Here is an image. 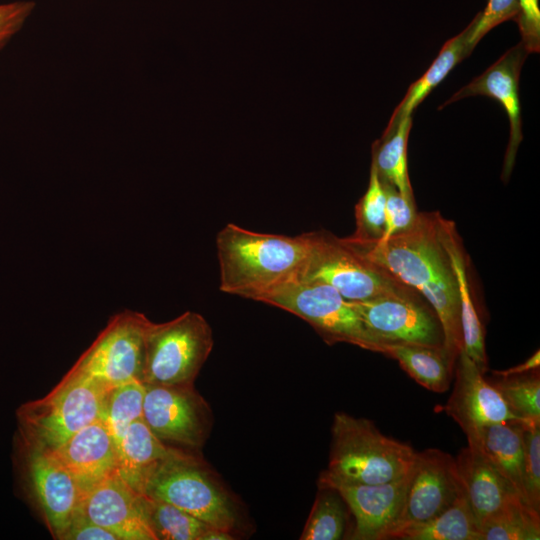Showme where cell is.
Wrapping results in <instances>:
<instances>
[{"mask_svg":"<svg viewBox=\"0 0 540 540\" xmlns=\"http://www.w3.org/2000/svg\"><path fill=\"white\" fill-rule=\"evenodd\" d=\"M34 7L33 1L0 4V49L21 29Z\"/></svg>","mask_w":540,"mask_h":540,"instance_id":"37","label":"cell"},{"mask_svg":"<svg viewBox=\"0 0 540 540\" xmlns=\"http://www.w3.org/2000/svg\"><path fill=\"white\" fill-rule=\"evenodd\" d=\"M384 355L398 361L400 366L421 386L443 393L448 390L454 368L443 349L414 344L386 343Z\"/></svg>","mask_w":540,"mask_h":540,"instance_id":"23","label":"cell"},{"mask_svg":"<svg viewBox=\"0 0 540 540\" xmlns=\"http://www.w3.org/2000/svg\"><path fill=\"white\" fill-rule=\"evenodd\" d=\"M110 388L70 369L45 397L17 408V437L50 450L58 448L80 429L102 418Z\"/></svg>","mask_w":540,"mask_h":540,"instance_id":"4","label":"cell"},{"mask_svg":"<svg viewBox=\"0 0 540 540\" xmlns=\"http://www.w3.org/2000/svg\"><path fill=\"white\" fill-rule=\"evenodd\" d=\"M214 345L213 332L199 313L186 311L164 322H150L145 341L142 383L193 384Z\"/></svg>","mask_w":540,"mask_h":540,"instance_id":"6","label":"cell"},{"mask_svg":"<svg viewBox=\"0 0 540 540\" xmlns=\"http://www.w3.org/2000/svg\"><path fill=\"white\" fill-rule=\"evenodd\" d=\"M439 235L454 267L461 304L463 351L484 374L487 370L483 326L469 288L464 248L453 221L439 216Z\"/></svg>","mask_w":540,"mask_h":540,"instance_id":"20","label":"cell"},{"mask_svg":"<svg viewBox=\"0 0 540 540\" xmlns=\"http://www.w3.org/2000/svg\"><path fill=\"white\" fill-rule=\"evenodd\" d=\"M143 495L168 502L212 527L230 532L234 506L206 464L190 452L170 447L145 484Z\"/></svg>","mask_w":540,"mask_h":540,"instance_id":"5","label":"cell"},{"mask_svg":"<svg viewBox=\"0 0 540 540\" xmlns=\"http://www.w3.org/2000/svg\"><path fill=\"white\" fill-rule=\"evenodd\" d=\"M304 530L302 540H338L343 537L346 513L341 496L329 487L319 486Z\"/></svg>","mask_w":540,"mask_h":540,"instance_id":"30","label":"cell"},{"mask_svg":"<svg viewBox=\"0 0 540 540\" xmlns=\"http://www.w3.org/2000/svg\"><path fill=\"white\" fill-rule=\"evenodd\" d=\"M454 459L463 491L479 527L512 498L519 496L477 448L468 445Z\"/></svg>","mask_w":540,"mask_h":540,"instance_id":"19","label":"cell"},{"mask_svg":"<svg viewBox=\"0 0 540 540\" xmlns=\"http://www.w3.org/2000/svg\"><path fill=\"white\" fill-rule=\"evenodd\" d=\"M410 472V471H409ZM409 473L399 479L359 484L338 481H318L319 486L338 492L355 518L353 540L390 539L403 506Z\"/></svg>","mask_w":540,"mask_h":540,"instance_id":"14","label":"cell"},{"mask_svg":"<svg viewBox=\"0 0 540 540\" xmlns=\"http://www.w3.org/2000/svg\"><path fill=\"white\" fill-rule=\"evenodd\" d=\"M386 195L385 224L378 242H384L392 235L408 229L417 217L415 201L402 196L395 186L380 180Z\"/></svg>","mask_w":540,"mask_h":540,"instance_id":"34","label":"cell"},{"mask_svg":"<svg viewBox=\"0 0 540 540\" xmlns=\"http://www.w3.org/2000/svg\"><path fill=\"white\" fill-rule=\"evenodd\" d=\"M386 195L372 163L369 185L355 208L356 231L351 238L374 241L381 238L385 224Z\"/></svg>","mask_w":540,"mask_h":540,"instance_id":"32","label":"cell"},{"mask_svg":"<svg viewBox=\"0 0 540 540\" xmlns=\"http://www.w3.org/2000/svg\"><path fill=\"white\" fill-rule=\"evenodd\" d=\"M439 216L418 213L406 230L384 242L344 240L364 258L418 290L437 315L444 335V353L455 368L463 351L461 304L451 258L439 235Z\"/></svg>","mask_w":540,"mask_h":540,"instance_id":"1","label":"cell"},{"mask_svg":"<svg viewBox=\"0 0 540 540\" xmlns=\"http://www.w3.org/2000/svg\"><path fill=\"white\" fill-rule=\"evenodd\" d=\"M519 14L518 0H488L484 11L471 21L467 46L471 52L482 37L492 28L510 19L516 20Z\"/></svg>","mask_w":540,"mask_h":540,"instance_id":"35","label":"cell"},{"mask_svg":"<svg viewBox=\"0 0 540 540\" xmlns=\"http://www.w3.org/2000/svg\"><path fill=\"white\" fill-rule=\"evenodd\" d=\"M142 496L116 471L83 495L78 511L118 540H155L145 521Z\"/></svg>","mask_w":540,"mask_h":540,"instance_id":"16","label":"cell"},{"mask_svg":"<svg viewBox=\"0 0 540 540\" xmlns=\"http://www.w3.org/2000/svg\"><path fill=\"white\" fill-rule=\"evenodd\" d=\"M348 302L366 328L381 342L444 350L441 323L435 312L417 296L390 295Z\"/></svg>","mask_w":540,"mask_h":540,"instance_id":"12","label":"cell"},{"mask_svg":"<svg viewBox=\"0 0 540 540\" xmlns=\"http://www.w3.org/2000/svg\"><path fill=\"white\" fill-rule=\"evenodd\" d=\"M60 540H118L107 529L87 519L77 509Z\"/></svg>","mask_w":540,"mask_h":540,"instance_id":"38","label":"cell"},{"mask_svg":"<svg viewBox=\"0 0 540 540\" xmlns=\"http://www.w3.org/2000/svg\"><path fill=\"white\" fill-rule=\"evenodd\" d=\"M519 14L516 21L522 44L530 52H538L540 44V9L538 0H518Z\"/></svg>","mask_w":540,"mask_h":540,"instance_id":"36","label":"cell"},{"mask_svg":"<svg viewBox=\"0 0 540 540\" xmlns=\"http://www.w3.org/2000/svg\"><path fill=\"white\" fill-rule=\"evenodd\" d=\"M497 377L490 383L509 409L525 422L540 423V378L536 370Z\"/></svg>","mask_w":540,"mask_h":540,"instance_id":"31","label":"cell"},{"mask_svg":"<svg viewBox=\"0 0 540 540\" xmlns=\"http://www.w3.org/2000/svg\"><path fill=\"white\" fill-rule=\"evenodd\" d=\"M540 365V354L536 351L531 357L525 360L523 363L502 371H493L494 376L503 377L510 375H517L527 373L533 370H538Z\"/></svg>","mask_w":540,"mask_h":540,"instance_id":"39","label":"cell"},{"mask_svg":"<svg viewBox=\"0 0 540 540\" xmlns=\"http://www.w3.org/2000/svg\"><path fill=\"white\" fill-rule=\"evenodd\" d=\"M143 420L165 444L192 449L201 447L211 426L209 407L193 384L145 385Z\"/></svg>","mask_w":540,"mask_h":540,"instance_id":"11","label":"cell"},{"mask_svg":"<svg viewBox=\"0 0 540 540\" xmlns=\"http://www.w3.org/2000/svg\"><path fill=\"white\" fill-rule=\"evenodd\" d=\"M522 422L524 421L489 424L466 436L468 445L477 448L523 500Z\"/></svg>","mask_w":540,"mask_h":540,"instance_id":"21","label":"cell"},{"mask_svg":"<svg viewBox=\"0 0 540 540\" xmlns=\"http://www.w3.org/2000/svg\"><path fill=\"white\" fill-rule=\"evenodd\" d=\"M150 322L143 313L132 310L113 315L71 370L108 387L141 381Z\"/></svg>","mask_w":540,"mask_h":540,"instance_id":"10","label":"cell"},{"mask_svg":"<svg viewBox=\"0 0 540 540\" xmlns=\"http://www.w3.org/2000/svg\"><path fill=\"white\" fill-rule=\"evenodd\" d=\"M412 125L411 116L402 118L389 132H384L382 139L373 147L374 164L380 180L396 187L405 198L414 200L408 175L407 142Z\"/></svg>","mask_w":540,"mask_h":540,"instance_id":"26","label":"cell"},{"mask_svg":"<svg viewBox=\"0 0 540 540\" xmlns=\"http://www.w3.org/2000/svg\"><path fill=\"white\" fill-rule=\"evenodd\" d=\"M463 492L455 459L439 449L417 452L409 472L408 485L396 528L390 539L403 529L424 523L445 510Z\"/></svg>","mask_w":540,"mask_h":540,"instance_id":"13","label":"cell"},{"mask_svg":"<svg viewBox=\"0 0 540 540\" xmlns=\"http://www.w3.org/2000/svg\"><path fill=\"white\" fill-rule=\"evenodd\" d=\"M170 447L156 437L143 419H139L128 427L119 443L117 473L130 487L143 494L147 479Z\"/></svg>","mask_w":540,"mask_h":540,"instance_id":"22","label":"cell"},{"mask_svg":"<svg viewBox=\"0 0 540 540\" xmlns=\"http://www.w3.org/2000/svg\"><path fill=\"white\" fill-rule=\"evenodd\" d=\"M145 521L155 540H201L212 526L168 502L142 496Z\"/></svg>","mask_w":540,"mask_h":540,"instance_id":"27","label":"cell"},{"mask_svg":"<svg viewBox=\"0 0 540 540\" xmlns=\"http://www.w3.org/2000/svg\"><path fill=\"white\" fill-rule=\"evenodd\" d=\"M15 440V464L23 490L53 538L60 539L80 505L82 491L52 450L19 437Z\"/></svg>","mask_w":540,"mask_h":540,"instance_id":"9","label":"cell"},{"mask_svg":"<svg viewBox=\"0 0 540 540\" xmlns=\"http://www.w3.org/2000/svg\"><path fill=\"white\" fill-rule=\"evenodd\" d=\"M479 529L481 540H538L540 512L515 496L485 519Z\"/></svg>","mask_w":540,"mask_h":540,"instance_id":"28","label":"cell"},{"mask_svg":"<svg viewBox=\"0 0 540 540\" xmlns=\"http://www.w3.org/2000/svg\"><path fill=\"white\" fill-rule=\"evenodd\" d=\"M455 366V384L444 408L465 435L489 424L523 421L509 409L500 393L464 351L459 354Z\"/></svg>","mask_w":540,"mask_h":540,"instance_id":"15","label":"cell"},{"mask_svg":"<svg viewBox=\"0 0 540 540\" xmlns=\"http://www.w3.org/2000/svg\"><path fill=\"white\" fill-rule=\"evenodd\" d=\"M310 251L298 279L326 283L348 301L390 295H415L385 269L372 263L344 238L327 232H310Z\"/></svg>","mask_w":540,"mask_h":540,"instance_id":"8","label":"cell"},{"mask_svg":"<svg viewBox=\"0 0 540 540\" xmlns=\"http://www.w3.org/2000/svg\"><path fill=\"white\" fill-rule=\"evenodd\" d=\"M52 451L83 495L117 471V447L101 419L83 427Z\"/></svg>","mask_w":540,"mask_h":540,"instance_id":"18","label":"cell"},{"mask_svg":"<svg viewBox=\"0 0 540 540\" xmlns=\"http://www.w3.org/2000/svg\"><path fill=\"white\" fill-rule=\"evenodd\" d=\"M528 53L520 42L445 103L446 105L474 95H486L501 103L510 121V139L504 159L503 180H506L512 171L516 152L522 140L518 82L521 66Z\"/></svg>","mask_w":540,"mask_h":540,"instance_id":"17","label":"cell"},{"mask_svg":"<svg viewBox=\"0 0 540 540\" xmlns=\"http://www.w3.org/2000/svg\"><path fill=\"white\" fill-rule=\"evenodd\" d=\"M417 452L382 434L368 419L334 415L329 464L320 481L378 484L406 476Z\"/></svg>","mask_w":540,"mask_h":540,"instance_id":"3","label":"cell"},{"mask_svg":"<svg viewBox=\"0 0 540 540\" xmlns=\"http://www.w3.org/2000/svg\"><path fill=\"white\" fill-rule=\"evenodd\" d=\"M233 539L230 532L210 527L201 537V540H230Z\"/></svg>","mask_w":540,"mask_h":540,"instance_id":"40","label":"cell"},{"mask_svg":"<svg viewBox=\"0 0 540 540\" xmlns=\"http://www.w3.org/2000/svg\"><path fill=\"white\" fill-rule=\"evenodd\" d=\"M470 25L460 34L447 41L424 75L407 90L402 102L392 114L384 132L392 130L404 117L411 116L413 110L453 69V67L471 52L467 46Z\"/></svg>","mask_w":540,"mask_h":540,"instance_id":"25","label":"cell"},{"mask_svg":"<svg viewBox=\"0 0 540 540\" xmlns=\"http://www.w3.org/2000/svg\"><path fill=\"white\" fill-rule=\"evenodd\" d=\"M222 292L257 301L298 279L310 251L308 233L291 237L259 233L228 223L216 236Z\"/></svg>","mask_w":540,"mask_h":540,"instance_id":"2","label":"cell"},{"mask_svg":"<svg viewBox=\"0 0 540 540\" xmlns=\"http://www.w3.org/2000/svg\"><path fill=\"white\" fill-rule=\"evenodd\" d=\"M257 301L286 310L308 322L327 344L345 342L383 353L386 343L376 338L336 289L313 280L295 279Z\"/></svg>","mask_w":540,"mask_h":540,"instance_id":"7","label":"cell"},{"mask_svg":"<svg viewBox=\"0 0 540 540\" xmlns=\"http://www.w3.org/2000/svg\"><path fill=\"white\" fill-rule=\"evenodd\" d=\"M144 396L145 385L139 380L116 385L106 393L101 420L117 448L128 427L143 419Z\"/></svg>","mask_w":540,"mask_h":540,"instance_id":"29","label":"cell"},{"mask_svg":"<svg viewBox=\"0 0 540 540\" xmlns=\"http://www.w3.org/2000/svg\"><path fill=\"white\" fill-rule=\"evenodd\" d=\"M394 539L403 540H481L480 529L463 492L432 519L407 527Z\"/></svg>","mask_w":540,"mask_h":540,"instance_id":"24","label":"cell"},{"mask_svg":"<svg viewBox=\"0 0 540 540\" xmlns=\"http://www.w3.org/2000/svg\"><path fill=\"white\" fill-rule=\"evenodd\" d=\"M523 500L540 512V423L522 422Z\"/></svg>","mask_w":540,"mask_h":540,"instance_id":"33","label":"cell"}]
</instances>
